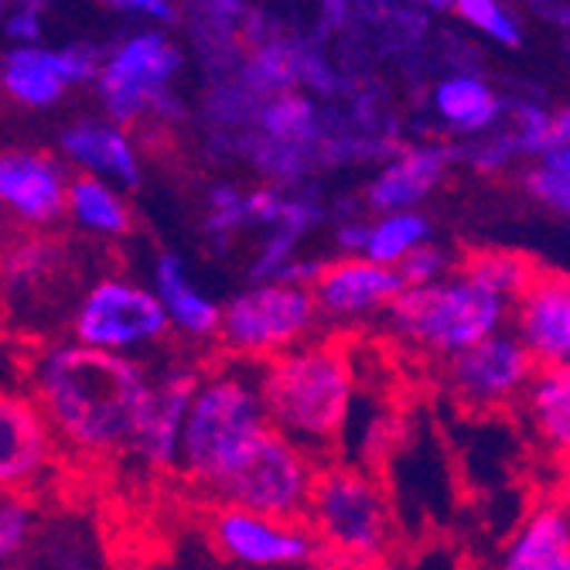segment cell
Listing matches in <instances>:
<instances>
[{
	"instance_id": "6da1fadb",
	"label": "cell",
	"mask_w": 570,
	"mask_h": 570,
	"mask_svg": "<svg viewBox=\"0 0 570 570\" xmlns=\"http://www.w3.org/2000/svg\"><path fill=\"white\" fill-rule=\"evenodd\" d=\"M147 396L140 370L110 348H59L38 366V406L48 424L92 454L134 444Z\"/></svg>"
},
{
	"instance_id": "7a4b0ae2",
	"label": "cell",
	"mask_w": 570,
	"mask_h": 570,
	"mask_svg": "<svg viewBox=\"0 0 570 570\" xmlns=\"http://www.w3.org/2000/svg\"><path fill=\"white\" fill-rule=\"evenodd\" d=\"M261 406L287 441L304 454L307 444H332L348 417L352 370L335 345H315L274 358L261 380Z\"/></svg>"
},
{
	"instance_id": "3957f363",
	"label": "cell",
	"mask_w": 570,
	"mask_h": 570,
	"mask_svg": "<svg viewBox=\"0 0 570 570\" xmlns=\"http://www.w3.org/2000/svg\"><path fill=\"white\" fill-rule=\"evenodd\" d=\"M264 428V406L239 376H216L195 390L181 421V461L188 479L209 485L246 451V444Z\"/></svg>"
},
{
	"instance_id": "277c9868",
	"label": "cell",
	"mask_w": 570,
	"mask_h": 570,
	"mask_svg": "<svg viewBox=\"0 0 570 570\" xmlns=\"http://www.w3.org/2000/svg\"><path fill=\"white\" fill-rule=\"evenodd\" d=\"M304 509L325 547L352 563H373L390 550L386 499L355 469L311 472Z\"/></svg>"
},
{
	"instance_id": "5b68a950",
	"label": "cell",
	"mask_w": 570,
	"mask_h": 570,
	"mask_svg": "<svg viewBox=\"0 0 570 570\" xmlns=\"http://www.w3.org/2000/svg\"><path fill=\"white\" fill-rule=\"evenodd\" d=\"M307 482H311L307 454L294 441H287L277 428L264 424L261 434L246 444V451L205 489L223 505L284 520V515H294L304 505Z\"/></svg>"
},
{
	"instance_id": "8992f818",
	"label": "cell",
	"mask_w": 570,
	"mask_h": 570,
	"mask_svg": "<svg viewBox=\"0 0 570 570\" xmlns=\"http://www.w3.org/2000/svg\"><path fill=\"white\" fill-rule=\"evenodd\" d=\"M502 318V294L475 277L444 287L413 284L393 297V322L438 352H458L485 338Z\"/></svg>"
},
{
	"instance_id": "52a82bcc",
	"label": "cell",
	"mask_w": 570,
	"mask_h": 570,
	"mask_svg": "<svg viewBox=\"0 0 570 570\" xmlns=\"http://www.w3.org/2000/svg\"><path fill=\"white\" fill-rule=\"evenodd\" d=\"M165 328H168L165 304L120 281L99 284L86 297L76 322V335L82 338V345H96V348H120L144 338H158Z\"/></svg>"
},
{
	"instance_id": "ba28073f",
	"label": "cell",
	"mask_w": 570,
	"mask_h": 570,
	"mask_svg": "<svg viewBox=\"0 0 570 570\" xmlns=\"http://www.w3.org/2000/svg\"><path fill=\"white\" fill-rule=\"evenodd\" d=\"M315 315V301L297 287H256L226 311V342L246 352H267L294 342Z\"/></svg>"
},
{
	"instance_id": "9c48e42d",
	"label": "cell",
	"mask_w": 570,
	"mask_h": 570,
	"mask_svg": "<svg viewBox=\"0 0 570 570\" xmlns=\"http://www.w3.org/2000/svg\"><path fill=\"white\" fill-rule=\"evenodd\" d=\"M51 458H56V441L41 406L0 390V492L35 485Z\"/></svg>"
},
{
	"instance_id": "30bf717a",
	"label": "cell",
	"mask_w": 570,
	"mask_h": 570,
	"mask_svg": "<svg viewBox=\"0 0 570 570\" xmlns=\"http://www.w3.org/2000/svg\"><path fill=\"white\" fill-rule=\"evenodd\" d=\"M530 373H533V355L523 345H515L509 338H489V335L458 348L451 362L454 390L475 406H495L509 400L527 383Z\"/></svg>"
},
{
	"instance_id": "8fae6325",
	"label": "cell",
	"mask_w": 570,
	"mask_h": 570,
	"mask_svg": "<svg viewBox=\"0 0 570 570\" xmlns=\"http://www.w3.org/2000/svg\"><path fill=\"white\" fill-rule=\"evenodd\" d=\"M209 533L223 553L246 563H294L311 557V540L304 533L291 530L287 523H277V515L236 505H223L213 515Z\"/></svg>"
},
{
	"instance_id": "7c38bea8",
	"label": "cell",
	"mask_w": 570,
	"mask_h": 570,
	"mask_svg": "<svg viewBox=\"0 0 570 570\" xmlns=\"http://www.w3.org/2000/svg\"><path fill=\"white\" fill-rule=\"evenodd\" d=\"M175 69V51L161 35H144L130 41L120 56L102 72V96H107L114 117L134 120L150 107V99L161 92L165 79Z\"/></svg>"
},
{
	"instance_id": "4fadbf2b",
	"label": "cell",
	"mask_w": 570,
	"mask_h": 570,
	"mask_svg": "<svg viewBox=\"0 0 570 570\" xmlns=\"http://www.w3.org/2000/svg\"><path fill=\"white\" fill-rule=\"evenodd\" d=\"M520 328L527 352L540 362H567L570 352V291L563 274L540 271L520 294Z\"/></svg>"
},
{
	"instance_id": "5bb4252c",
	"label": "cell",
	"mask_w": 570,
	"mask_h": 570,
	"mask_svg": "<svg viewBox=\"0 0 570 570\" xmlns=\"http://www.w3.org/2000/svg\"><path fill=\"white\" fill-rule=\"evenodd\" d=\"M195 390H198L195 373H175L158 390H150V396H147V410H144V421L134 434V448L150 464H158V469L175 464L178 431H181L185 410H188Z\"/></svg>"
},
{
	"instance_id": "9a60e30c",
	"label": "cell",
	"mask_w": 570,
	"mask_h": 570,
	"mask_svg": "<svg viewBox=\"0 0 570 570\" xmlns=\"http://www.w3.org/2000/svg\"><path fill=\"white\" fill-rule=\"evenodd\" d=\"M403 287V277L376 261H338L318 274V297L332 315H355L393 301Z\"/></svg>"
},
{
	"instance_id": "2e32d148",
	"label": "cell",
	"mask_w": 570,
	"mask_h": 570,
	"mask_svg": "<svg viewBox=\"0 0 570 570\" xmlns=\"http://www.w3.org/2000/svg\"><path fill=\"white\" fill-rule=\"evenodd\" d=\"M0 202L14 205L24 219H51L66 202L59 171L35 154H0Z\"/></svg>"
},
{
	"instance_id": "e0dca14e",
	"label": "cell",
	"mask_w": 570,
	"mask_h": 570,
	"mask_svg": "<svg viewBox=\"0 0 570 570\" xmlns=\"http://www.w3.org/2000/svg\"><path fill=\"white\" fill-rule=\"evenodd\" d=\"M567 515L563 509H543L537 512L530 527L512 543L505 563L512 570H567Z\"/></svg>"
},
{
	"instance_id": "ac0fdd59",
	"label": "cell",
	"mask_w": 570,
	"mask_h": 570,
	"mask_svg": "<svg viewBox=\"0 0 570 570\" xmlns=\"http://www.w3.org/2000/svg\"><path fill=\"white\" fill-rule=\"evenodd\" d=\"M444 154L441 150H417L393 165L376 185H373V205L376 209H400V205L417 202L441 175Z\"/></svg>"
},
{
	"instance_id": "d6986e66",
	"label": "cell",
	"mask_w": 570,
	"mask_h": 570,
	"mask_svg": "<svg viewBox=\"0 0 570 570\" xmlns=\"http://www.w3.org/2000/svg\"><path fill=\"white\" fill-rule=\"evenodd\" d=\"M4 82H8V89L21 102L41 107V102H51V99L62 92L66 76H62L59 56H48V51L24 48V51H14V56L8 59Z\"/></svg>"
},
{
	"instance_id": "ffe728a7",
	"label": "cell",
	"mask_w": 570,
	"mask_h": 570,
	"mask_svg": "<svg viewBox=\"0 0 570 570\" xmlns=\"http://www.w3.org/2000/svg\"><path fill=\"white\" fill-rule=\"evenodd\" d=\"M66 150L72 154L76 161L89 165V168H102V171H114L124 181H137V165H134V154L127 147V140L117 130L107 127H76L62 137Z\"/></svg>"
},
{
	"instance_id": "44dd1931",
	"label": "cell",
	"mask_w": 570,
	"mask_h": 570,
	"mask_svg": "<svg viewBox=\"0 0 570 570\" xmlns=\"http://www.w3.org/2000/svg\"><path fill=\"white\" fill-rule=\"evenodd\" d=\"M158 284H161V304H165V311H168V315H171L181 328H188V332H195V335H205V332H213V328L219 325V311H216V304H209V301L198 297V294L188 287V281H185V274H181V264L175 261V256H165V261H161V267H158Z\"/></svg>"
},
{
	"instance_id": "7402d4cb",
	"label": "cell",
	"mask_w": 570,
	"mask_h": 570,
	"mask_svg": "<svg viewBox=\"0 0 570 570\" xmlns=\"http://www.w3.org/2000/svg\"><path fill=\"white\" fill-rule=\"evenodd\" d=\"M533 413L537 428L553 448L570 444V373L563 362H550V370L533 386Z\"/></svg>"
},
{
	"instance_id": "603a6c76",
	"label": "cell",
	"mask_w": 570,
	"mask_h": 570,
	"mask_svg": "<svg viewBox=\"0 0 570 570\" xmlns=\"http://www.w3.org/2000/svg\"><path fill=\"white\" fill-rule=\"evenodd\" d=\"M537 264L527 261L520 253H472L464 261V277H475L485 287H492L495 294H515L520 297L527 291V284L537 277Z\"/></svg>"
},
{
	"instance_id": "cb8c5ba5",
	"label": "cell",
	"mask_w": 570,
	"mask_h": 570,
	"mask_svg": "<svg viewBox=\"0 0 570 570\" xmlns=\"http://www.w3.org/2000/svg\"><path fill=\"white\" fill-rule=\"evenodd\" d=\"M438 107L451 124H458L464 130H479L495 117L499 102L475 79H451L438 89Z\"/></svg>"
},
{
	"instance_id": "d4e9b609",
	"label": "cell",
	"mask_w": 570,
	"mask_h": 570,
	"mask_svg": "<svg viewBox=\"0 0 570 570\" xmlns=\"http://www.w3.org/2000/svg\"><path fill=\"white\" fill-rule=\"evenodd\" d=\"M69 202H72L76 216L99 233H127L130 229V216L120 205V198L92 178H79L69 191Z\"/></svg>"
},
{
	"instance_id": "484cf974",
	"label": "cell",
	"mask_w": 570,
	"mask_h": 570,
	"mask_svg": "<svg viewBox=\"0 0 570 570\" xmlns=\"http://www.w3.org/2000/svg\"><path fill=\"white\" fill-rule=\"evenodd\" d=\"M428 236V223L417 219V216H393L386 219L383 226H376L366 239V249H370V261L376 264H393L400 256L417 246L421 239Z\"/></svg>"
},
{
	"instance_id": "4316f807",
	"label": "cell",
	"mask_w": 570,
	"mask_h": 570,
	"mask_svg": "<svg viewBox=\"0 0 570 570\" xmlns=\"http://www.w3.org/2000/svg\"><path fill=\"white\" fill-rule=\"evenodd\" d=\"M530 188L557 205V209H567L570 205V171H567V144H553L547 147V168H540L533 178H530Z\"/></svg>"
},
{
	"instance_id": "83f0119b",
	"label": "cell",
	"mask_w": 570,
	"mask_h": 570,
	"mask_svg": "<svg viewBox=\"0 0 570 570\" xmlns=\"http://www.w3.org/2000/svg\"><path fill=\"white\" fill-rule=\"evenodd\" d=\"M31 533V509L14 499V492H0V563L11 560Z\"/></svg>"
},
{
	"instance_id": "f1b7e54d",
	"label": "cell",
	"mask_w": 570,
	"mask_h": 570,
	"mask_svg": "<svg viewBox=\"0 0 570 570\" xmlns=\"http://www.w3.org/2000/svg\"><path fill=\"white\" fill-rule=\"evenodd\" d=\"M264 124H267V130H271L274 137H281V140L304 137L307 127H311V107H307L304 99H297V96H284V99H277L274 107L267 110Z\"/></svg>"
},
{
	"instance_id": "f546056e",
	"label": "cell",
	"mask_w": 570,
	"mask_h": 570,
	"mask_svg": "<svg viewBox=\"0 0 570 570\" xmlns=\"http://www.w3.org/2000/svg\"><path fill=\"white\" fill-rule=\"evenodd\" d=\"M458 4V11L469 18L472 24H479L482 31H489L492 38H499V41H505V45H515V24L499 11V4L495 0H454Z\"/></svg>"
},
{
	"instance_id": "4dcf8cb0",
	"label": "cell",
	"mask_w": 570,
	"mask_h": 570,
	"mask_svg": "<svg viewBox=\"0 0 570 570\" xmlns=\"http://www.w3.org/2000/svg\"><path fill=\"white\" fill-rule=\"evenodd\" d=\"M406 261H403V267L396 271L400 277H403V284H428L434 274H441V267H444V256L438 253V249H431V246H424V249H417V253H403Z\"/></svg>"
},
{
	"instance_id": "1f68e13d",
	"label": "cell",
	"mask_w": 570,
	"mask_h": 570,
	"mask_svg": "<svg viewBox=\"0 0 570 570\" xmlns=\"http://www.w3.org/2000/svg\"><path fill=\"white\" fill-rule=\"evenodd\" d=\"M117 4H124V8H140V11L158 14V18H171V8L165 4V0H117Z\"/></svg>"
},
{
	"instance_id": "d6a6232c",
	"label": "cell",
	"mask_w": 570,
	"mask_h": 570,
	"mask_svg": "<svg viewBox=\"0 0 570 570\" xmlns=\"http://www.w3.org/2000/svg\"><path fill=\"white\" fill-rule=\"evenodd\" d=\"M35 31H38L35 18H14L11 21V35H18V38H35Z\"/></svg>"
},
{
	"instance_id": "836d02e7",
	"label": "cell",
	"mask_w": 570,
	"mask_h": 570,
	"mask_svg": "<svg viewBox=\"0 0 570 570\" xmlns=\"http://www.w3.org/2000/svg\"><path fill=\"white\" fill-rule=\"evenodd\" d=\"M366 239H370L366 229H345V233H342V243H345V246H366Z\"/></svg>"
},
{
	"instance_id": "e575fe53",
	"label": "cell",
	"mask_w": 570,
	"mask_h": 570,
	"mask_svg": "<svg viewBox=\"0 0 570 570\" xmlns=\"http://www.w3.org/2000/svg\"><path fill=\"white\" fill-rule=\"evenodd\" d=\"M428 4H434V8H444V4H448V0H428Z\"/></svg>"
}]
</instances>
